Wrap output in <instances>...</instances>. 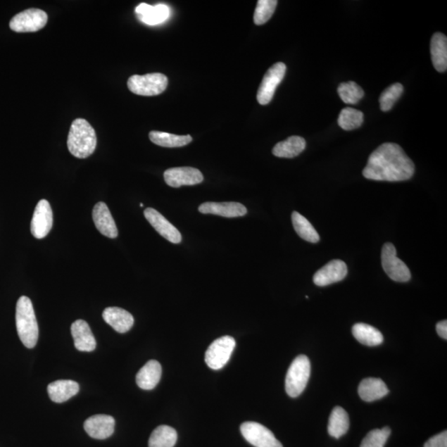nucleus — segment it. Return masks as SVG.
<instances>
[{"label":"nucleus","mask_w":447,"mask_h":447,"mask_svg":"<svg viewBox=\"0 0 447 447\" xmlns=\"http://www.w3.org/2000/svg\"><path fill=\"white\" fill-rule=\"evenodd\" d=\"M168 80L165 75L150 73L144 76L134 75L128 80V88L135 95L154 96L160 95L168 87Z\"/></svg>","instance_id":"nucleus-5"},{"label":"nucleus","mask_w":447,"mask_h":447,"mask_svg":"<svg viewBox=\"0 0 447 447\" xmlns=\"http://www.w3.org/2000/svg\"><path fill=\"white\" fill-rule=\"evenodd\" d=\"M337 92L342 101L349 105H355L365 96L364 89L354 82L341 83Z\"/></svg>","instance_id":"nucleus-32"},{"label":"nucleus","mask_w":447,"mask_h":447,"mask_svg":"<svg viewBox=\"0 0 447 447\" xmlns=\"http://www.w3.org/2000/svg\"><path fill=\"white\" fill-rule=\"evenodd\" d=\"M144 216L156 232L167 241L172 244L181 243V233L158 210L147 208L144 210Z\"/></svg>","instance_id":"nucleus-13"},{"label":"nucleus","mask_w":447,"mask_h":447,"mask_svg":"<svg viewBox=\"0 0 447 447\" xmlns=\"http://www.w3.org/2000/svg\"><path fill=\"white\" fill-rule=\"evenodd\" d=\"M139 20L148 25H157L165 22L170 16V8L165 4L152 6L143 3L135 8Z\"/></svg>","instance_id":"nucleus-19"},{"label":"nucleus","mask_w":447,"mask_h":447,"mask_svg":"<svg viewBox=\"0 0 447 447\" xmlns=\"http://www.w3.org/2000/svg\"><path fill=\"white\" fill-rule=\"evenodd\" d=\"M382 266L387 275L395 282H406L411 279V272L406 263L397 256L396 248L391 243L383 246Z\"/></svg>","instance_id":"nucleus-7"},{"label":"nucleus","mask_w":447,"mask_h":447,"mask_svg":"<svg viewBox=\"0 0 447 447\" xmlns=\"http://www.w3.org/2000/svg\"><path fill=\"white\" fill-rule=\"evenodd\" d=\"M164 180L168 186L177 188L200 184L204 177L199 169L194 168H173L164 172Z\"/></svg>","instance_id":"nucleus-12"},{"label":"nucleus","mask_w":447,"mask_h":447,"mask_svg":"<svg viewBox=\"0 0 447 447\" xmlns=\"http://www.w3.org/2000/svg\"><path fill=\"white\" fill-rule=\"evenodd\" d=\"M115 421L114 417L109 415H99L89 417L84 423V430L94 439L103 440L114 434Z\"/></svg>","instance_id":"nucleus-14"},{"label":"nucleus","mask_w":447,"mask_h":447,"mask_svg":"<svg viewBox=\"0 0 447 447\" xmlns=\"http://www.w3.org/2000/svg\"><path fill=\"white\" fill-rule=\"evenodd\" d=\"M92 216L96 227L103 235L111 239L118 237L115 220L106 203L99 202L94 206Z\"/></svg>","instance_id":"nucleus-17"},{"label":"nucleus","mask_w":447,"mask_h":447,"mask_svg":"<svg viewBox=\"0 0 447 447\" xmlns=\"http://www.w3.org/2000/svg\"><path fill=\"white\" fill-rule=\"evenodd\" d=\"M202 214L218 215L227 218H241L247 214L246 207L239 202H206L199 206Z\"/></svg>","instance_id":"nucleus-16"},{"label":"nucleus","mask_w":447,"mask_h":447,"mask_svg":"<svg viewBox=\"0 0 447 447\" xmlns=\"http://www.w3.org/2000/svg\"><path fill=\"white\" fill-rule=\"evenodd\" d=\"M80 387L73 380H56L48 386V393L51 401L64 403L77 395Z\"/></svg>","instance_id":"nucleus-23"},{"label":"nucleus","mask_w":447,"mask_h":447,"mask_svg":"<svg viewBox=\"0 0 447 447\" xmlns=\"http://www.w3.org/2000/svg\"><path fill=\"white\" fill-rule=\"evenodd\" d=\"M364 122V114L360 111L347 107L343 109L338 118V125L341 129L350 131L360 128Z\"/></svg>","instance_id":"nucleus-31"},{"label":"nucleus","mask_w":447,"mask_h":447,"mask_svg":"<svg viewBox=\"0 0 447 447\" xmlns=\"http://www.w3.org/2000/svg\"><path fill=\"white\" fill-rule=\"evenodd\" d=\"M347 272L345 262L339 260H332L315 274L313 282L319 287L328 286L344 279Z\"/></svg>","instance_id":"nucleus-15"},{"label":"nucleus","mask_w":447,"mask_h":447,"mask_svg":"<svg viewBox=\"0 0 447 447\" xmlns=\"http://www.w3.org/2000/svg\"><path fill=\"white\" fill-rule=\"evenodd\" d=\"M358 392L362 400L370 403L383 398L389 390L382 379L367 378L361 381Z\"/></svg>","instance_id":"nucleus-22"},{"label":"nucleus","mask_w":447,"mask_h":447,"mask_svg":"<svg viewBox=\"0 0 447 447\" xmlns=\"http://www.w3.org/2000/svg\"><path fill=\"white\" fill-rule=\"evenodd\" d=\"M432 63L437 72L445 73L447 69V39L441 32H436L431 40Z\"/></svg>","instance_id":"nucleus-24"},{"label":"nucleus","mask_w":447,"mask_h":447,"mask_svg":"<svg viewBox=\"0 0 447 447\" xmlns=\"http://www.w3.org/2000/svg\"><path fill=\"white\" fill-rule=\"evenodd\" d=\"M310 375L308 356L298 355L291 364L285 380L286 392L291 398L298 397L304 391Z\"/></svg>","instance_id":"nucleus-4"},{"label":"nucleus","mask_w":447,"mask_h":447,"mask_svg":"<svg viewBox=\"0 0 447 447\" xmlns=\"http://www.w3.org/2000/svg\"><path fill=\"white\" fill-rule=\"evenodd\" d=\"M424 447H447V432H442L440 434L431 437Z\"/></svg>","instance_id":"nucleus-36"},{"label":"nucleus","mask_w":447,"mask_h":447,"mask_svg":"<svg viewBox=\"0 0 447 447\" xmlns=\"http://www.w3.org/2000/svg\"><path fill=\"white\" fill-rule=\"evenodd\" d=\"M162 376V366L157 360H149L136 375V382L140 389L152 390L159 383Z\"/></svg>","instance_id":"nucleus-21"},{"label":"nucleus","mask_w":447,"mask_h":447,"mask_svg":"<svg viewBox=\"0 0 447 447\" xmlns=\"http://www.w3.org/2000/svg\"><path fill=\"white\" fill-rule=\"evenodd\" d=\"M53 224V214L49 202L41 200L37 203L31 221V232L36 239H44L49 234Z\"/></svg>","instance_id":"nucleus-11"},{"label":"nucleus","mask_w":447,"mask_h":447,"mask_svg":"<svg viewBox=\"0 0 447 447\" xmlns=\"http://www.w3.org/2000/svg\"><path fill=\"white\" fill-rule=\"evenodd\" d=\"M277 1L276 0H258L253 16L256 25H265L275 13Z\"/></svg>","instance_id":"nucleus-34"},{"label":"nucleus","mask_w":447,"mask_h":447,"mask_svg":"<svg viewBox=\"0 0 447 447\" xmlns=\"http://www.w3.org/2000/svg\"><path fill=\"white\" fill-rule=\"evenodd\" d=\"M96 145V131L91 124L84 119L75 120L68 134L69 152L77 158H87L95 152Z\"/></svg>","instance_id":"nucleus-2"},{"label":"nucleus","mask_w":447,"mask_h":447,"mask_svg":"<svg viewBox=\"0 0 447 447\" xmlns=\"http://www.w3.org/2000/svg\"><path fill=\"white\" fill-rule=\"evenodd\" d=\"M291 221H293L295 232L304 241L313 244L320 241L317 230L315 229L313 225L303 215L294 211L293 215H291Z\"/></svg>","instance_id":"nucleus-30"},{"label":"nucleus","mask_w":447,"mask_h":447,"mask_svg":"<svg viewBox=\"0 0 447 447\" xmlns=\"http://www.w3.org/2000/svg\"><path fill=\"white\" fill-rule=\"evenodd\" d=\"M286 70V65L282 63H275L267 70L257 94V100L260 105L265 106L270 103L277 87L285 77Z\"/></svg>","instance_id":"nucleus-10"},{"label":"nucleus","mask_w":447,"mask_h":447,"mask_svg":"<svg viewBox=\"0 0 447 447\" xmlns=\"http://www.w3.org/2000/svg\"><path fill=\"white\" fill-rule=\"evenodd\" d=\"M436 332L439 335L443 338L444 340H447V322L446 320L445 321H441L436 324Z\"/></svg>","instance_id":"nucleus-37"},{"label":"nucleus","mask_w":447,"mask_h":447,"mask_svg":"<svg viewBox=\"0 0 447 447\" xmlns=\"http://www.w3.org/2000/svg\"><path fill=\"white\" fill-rule=\"evenodd\" d=\"M241 432L248 443L256 447H284L272 432L255 422H244Z\"/></svg>","instance_id":"nucleus-9"},{"label":"nucleus","mask_w":447,"mask_h":447,"mask_svg":"<svg viewBox=\"0 0 447 447\" xmlns=\"http://www.w3.org/2000/svg\"><path fill=\"white\" fill-rule=\"evenodd\" d=\"M70 330H72L75 347L79 351L92 352L96 349V338L86 321L77 320L73 322Z\"/></svg>","instance_id":"nucleus-18"},{"label":"nucleus","mask_w":447,"mask_h":447,"mask_svg":"<svg viewBox=\"0 0 447 447\" xmlns=\"http://www.w3.org/2000/svg\"><path fill=\"white\" fill-rule=\"evenodd\" d=\"M149 139L154 144L165 148L183 147L192 141L191 135H176L160 131L150 132Z\"/></svg>","instance_id":"nucleus-28"},{"label":"nucleus","mask_w":447,"mask_h":447,"mask_svg":"<svg viewBox=\"0 0 447 447\" xmlns=\"http://www.w3.org/2000/svg\"><path fill=\"white\" fill-rule=\"evenodd\" d=\"M48 18V14L41 9H26L12 18L9 27L16 32H34L46 26Z\"/></svg>","instance_id":"nucleus-8"},{"label":"nucleus","mask_w":447,"mask_h":447,"mask_svg":"<svg viewBox=\"0 0 447 447\" xmlns=\"http://www.w3.org/2000/svg\"><path fill=\"white\" fill-rule=\"evenodd\" d=\"M350 427V420L344 408L336 407L329 418L328 432L334 439L344 436Z\"/></svg>","instance_id":"nucleus-27"},{"label":"nucleus","mask_w":447,"mask_h":447,"mask_svg":"<svg viewBox=\"0 0 447 447\" xmlns=\"http://www.w3.org/2000/svg\"><path fill=\"white\" fill-rule=\"evenodd\" d=\"M415 166L397 144L385 143L370 154L363 175L370 180L402 182L410 179Z\"/></svg>","instance_id":"nucleus-1"},{"label":"nucleus","mask_w":447,"mask_h":447,"mask_svg":"<svg viewBox=\"0 0 447 447\" xmlns=\"http://www.w3.org/2000/svg\"><path fill=\"white\" fill-rule=\"evenodd\" d=\"M403 93V87L400 83H395L386 88L379 97L381 111L386 112L391 110Z\"/></svg>","instance_id":"nucleus-33"},{"label":"nucleus","mask_w":447,"mask_h":447,"mask_svg":"<svg viewBox=\"0 0 447 447\" xmlns=\"http://www.w3.org/2000/svg\"><path fill=\"white\" fill-rule=\"evenodd\" d=\"M237 343L233 337L225 336L211 343L206 352L205 360L210 369H222L232 356Z\"/></svg>","instance_id":"nucleus-6"},{"label":"nucleus","mask_w":447,"mask_h":447,"mask_svg":"<svg viewBox=\"0 0 447 447\" xmlns=\"http://www.w3.org/2000/svg\"><path fill=\"white\" fill-rule=\"evenodd\" d=\"M390 434L391 429L388 427L371 431L362 441L360 447H384Z\"/></svg>","instance_id":"nucleus-35"},{"label":"nucleus","mask_w":447,"mask_h":447,"mask_svg":"<svg viewBox=\"0 0 447 447\" xmlns=\"http://www.w3.org/2000/svg\"><path fill=\"white\" fill-rule=\"evenodd\" d=\"M353 336L365 346H376L382 344L384 336L378 329L368 324L357 323L352 328Z\"/></svg>","instance_id":"nucleus-26"},{"label":"nucleus","mask_w":447,"mask_h":447,"mask_svg":"<svg viewBox=\"0 0 447 447\" xmlns=\"http://www.w3.org/2000/svg\"><path fill=\"white\" fill-rule=\"evenodd\" d=\"M16 327L23 344L28 349L35 347L39 340V325L32 301L25 296H21L17 303Z\"/></svg>","instance_id":"nucleus-3"},{"label":"nucleus","mask_w":447,"mask_h":447,"mask_svg":"<svg viewBox=\"0 0 447 447\" xmlns=\"http://www.w3.org/2000/svg\"><path fill=\"white\" fill-rule=\"evenodd\" d=\"M306 141L299 136H291L277 143L272 149V154L277 158H293L304 151Z\"/></svg>","instance_id":"nucleus-25"},{"label":"nucleus","mask_w":447,"mask_h":447,"mask_svg":"<svg viewBox=\"0 0 447 447\" xmlns=\"http://www.w3.org/2000/svg\"><path fill=\"white\" fill-rule=\"evenodd\" d=\"M177 441V434L174 428L163 425L153 432L149 441V447H173Z\"/></svg>","instance_id":"nucleus-29"},{"label":"nucleus","mask_w":447,"mask_h":447,"mask_svg":"<svg viewBox=\"0 0 447 447\" xmlns=\"http://www.w3.org/2000/svg\"><path fill=\"white\" fill-rule=\"evenodd\" d=\"M102 317L108 325L119 333L129 332L134 323L133 316L120 308H107L103 310Z\"/></svg>","instance_id":"nucleus-20"}]
</instances>
